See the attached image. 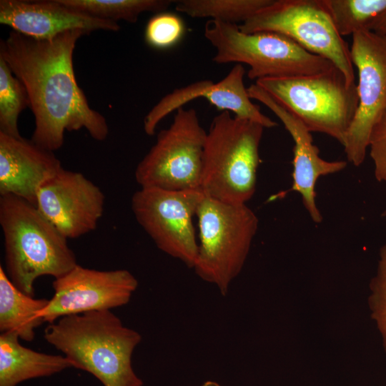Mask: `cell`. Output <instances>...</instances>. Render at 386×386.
I'll return each mask as SVG.
<instances>
[{"label":"cell","mask_w":386,"mask_h":386,"mask_svg":"<svg viewBox=\"0 0 386 386\" xmlns=\"http://www.w3.org/2000/svg\"><path fill=\"white\" fill-rule=\"evenodd\" d=\"M62 168L54 152L0 132L1 196L14 195L36 206L40 187Z\"/></svg>","instance_id":"17"},{"label":"cell","mask_w":386,"mask_h":386,"mask_svg":"<svg viewBox=\"0 0 386 386\" xmlns=\"http://www.w3.org/2000/svg\"><path fill=\"white\" fill-rule=\"evenodd\" d=\"M245 69L237 64L222 80L214 82L204 79L174 89L163 96L144 118V130L152 136L159 122L172 112L184 107L197 98H205L217 109L233 112L234 116L255 122L265 129L277 126V123L260 111L249 98L244 83Z\"/></svg>","instance_id":"14"},{"label":"cell","mask_w":386,"mask_h":386,"mask_svg":"<svg viewBox=\"0 0 386 386\" xmlns=\"http://www.w3.org/2000/svg\"><path fill=\"white\" fill-rule=\"evenodd\" d=\"M370 30L386 37V10L374 21Z\"/></svg>","instance_id":"27"},{"label":"cell","mask_w":386,"mask_h":386,"mask_svg":"<svg viewBox=\"0 0 386 386\" xmlns=\"http://www.w3.org/2000/svg\"><path fill=\"white\" fill-rule=\"evenodd\" d=\"M184 31V24L178 15L164 11L155 14L148 21L144 39L150 47L166 49L177 44Z\"/></svg>","instance_id":"24"},{"label":"cell","mask_w":386,"mask_h":386,"mask_svg":"<svg viewBox=\"0 0 386 386\" xmlns=\"http://www.w3.org/2000/svg\"><path fill=\"white\" fill-rule=\"evenodd\" d=\"M264 129L228 111L213 118L202 156L200 189L204 195L234 204L253 197Z\"/></svg>","instance_id":"4"},{"label":"cell","mask_w":386,"mask_h":386,"mask_svg":"<svg viewBox=\"0 0 386 386\" xmlns=\"http://www.w3.org/2000/svg\"><path fill=\"white\" fill-rule=\"evenodd\" d=\"M0 23L36 39H50L69 31L89 34L97 30L119 31L117 22L96 18L59 0H1Z\"/></svg>","instance_id":"16"},{"label":"cell","mask_w":386,"mask_h":386,"mask_svg":"<svg viewBox=\"0 0 386 386\" xmlns=\"http://www.w3.org/2000/svg\"><path fill=\"white\" fill-rule=\"evenodd\" d=\"M46 299H35L17 288L0 267V330L16 332L20 339L32 341L34 330L44 320L39 312L48 305Z\"/></svg>","instance_id":"19"},{"label":"cell","mask_w":386,"mask_h":386,"mask_svg":"<svg viewBox=\"0 0 386 386\" xmlns=\"http://www.w3.org/2000/svg\"><path fill=\"white\" fill-rule=\"evenodd\" d=\"M44 337L73 367L91 373L104 386L143 385L132 366L142 336L111 310L62 317L46 327Z\"/></svg>","instance_id":"2"},{"label":"cell","mask_w":386,"mask_h":386,"mask_svg":"<svg viewBox=\"0 0 386 386\" xmlns=\"http://www.w3.org/2000/svg\"><path fill=\"white\" fill-rule=\"evenodd\" d=\"M204 34L216 49L213 61L247 64V77L252 80L312 75L335 67L329 60L276 32L247 34L237 24L210 19L205 24Z\"/></svg>","instance_id":"5"},{"label":"cell","mask_w":386,"mask_h":386,"mask_svg":"<svg viewBox=\"0 0 386 386\" xmlns=\"http://www.w3.org/2000/svg\"><path fill=\"white\" fill-rule=\"evenodd\" d=\"M325 3L342 37L370 30L374 21L386 10V0H325Z\"/></svg>","instance_id":"22"},{"label":"cell","mask_w":386,"mask_h":386,"mask_svg":"<svg viewBox=\"0 0 386 386\" xmlns=\"http://www.w3.org/2000/svg\"><path fill=\"white\" fill-rule=\"evenodd\" d=\"M382 215L386 217V207L385 209V211H384Z\"/></svg>","instance_id":"29"},{"label":"cell","mask_w":386,"mask_h":386,"mask_svg":"<svg viewBox=\"0 0 386 386\" xmlns=\"http://www.w3.org/2000/svg\"><path fill=\"white\" fill-rule=\"evenodd\" d=\"M204 196L201 189L141 187L132 198L134 217L156 246L192 269L199 249L193 217Z\"/></svg>","instance_id":"10"},{"label":"cell","mask_w":386,"mask_h":386,"mask_svg":"<svg viewBox=\"0 0 386 386\" xmlns=\"http://www.w3.org/2000/svg\"><path fill=\"white\" fill-rule=\"evenodd\" d=\"M207 133L194 109H178L170 126L159 132L137 166L136 182L141 187L200 189Z\"/></svg>","instance_id":"9"},{"label":"cell","mask_w":386,"mask_h":386,"mask_svg":"<svg viewBox=\"0 0 386 386\" xmlns=\"http://www.w3.org/2000/svg\"><path fill=\"white\" fill-rule=\"evenodd\" d=\"M196 216L199 244L193 269L224 296L245 264L257 232L258 217L247 204L226 203L206 195Z\"/></svg>","instance_id":"6"},{"label":"cell","mask_w":386,"mask_h":386,"mask_svg":"<svg viewBox=\"0 0 386 386\" xmlns=\"http://www.w3.org/2000/svg\"><path fill=\"white\" fill-rule=\"evenodd\" d=\"M273 0H178L177 11L192 18H210L224 23H244ZM238 25V24H237Z\"/></svg>","instance_id":"20"},{"label":"cell","mask_w":386,"mask_h":386,"mask_svg":"<svg viewBox=\"0 0 386 386\" xmlns=\"http://www.w3.org/2000/svg\"><path fill=\"white\" fill-rule=\"evenodd\" d=\"M249 96L269 108L282 122L291 135L293 147L292 191L300 194L302 204L312 220L322 221V215L316 203V183L321 177L344 170V160L327 161L320 156V150L313 143L312 136L305 125L290 111L277 102L256 84L247 88Z\"/></svg>","instance_id":"15"},{"label":"cell","mask_w":386,"mask_h":386,"mask_svg":"<svg viewBox=\"0 0 386 386\" xmlns=\"http://www.w3.org/2000/svg\"><path fill=\"white\" fill-rule=\"evenodd\" d=\"M350 55L358 72V106L342 147L348 162L359 167L386 110V37L370 30L358 31L352 35Z\"/></svg>","instance_id":"11"},{"label":"cell","mask_w":386,"mask_h":386,"mask_svg":"<svg viewBox=\"0 0 386 386\" xmlns=\"http://www.w3.org/2000/svg\"><path fill=\"white\" fill-rule=\"evenodd\" d=\"M16 332L0 335V386H16L30 379L49 377L72 367L64 356L48 355L24 347Z\"/></svg>","instance_id":"18"},{"label":"cell","mask_w":386,"mask_h":386,"mask_svg":"<svg viewBox=\"0 0 386 386\" xmlns=\"http://www.w3.org/2000/svg\"><path fill=\"white\" fill-rule=\"evenodd\" d=\"M84 35L69 31L41 40L11 31L0 41V57L28 94L35 122L31 140L49 151L62 147L65 132L84 129L96 141L109 134L106 118L91 108L74 74V51Z\"/></svg>","instance_id":"1"},{"label":"cell","mask_w":386,"mask_h":386,"mask_svg":"<svg viewBox=\"0 0 386 386\" xmlns=\"http://www.w3.org/2000/svg\"><path fill=\"white\" fill-rule=\"evenodd\" d=\"M367 303L386 354V244L380 249L376 272L369 284Z\"/></svg>","instance_id":"25"},{"label":"cell","mask_w":386,"mask_h":386,"mask_svg":"<svg viewBox=\"0 0 386 386\" xmlns=\"http://www.w3.org/2000/svg\"><path fill=\"white\" fill-rule=\"evenodd\" d=\"M0 225L5 272L25 294L34 297V284L39 277L56 279L78 264L68 239L26 200L14 195L1 196Z\"/></svg>","instance_id":"3"},{"label":"cell","mask_w":386,"mask_h":386,"mask_svg":"<svg viewBox=\"0 0 386 386\" xmlns=\"http://www.w3.org/2000/svg\"><path fill=\"white\" fill-rule=\"evenodd\" d=\"M255 84L295 115L310 132L327 134L344 145L358 106L355 83L336 67L312 75L264 78Z\"/></svg>","instance_id":"7"},{"label":"cell","mask_w":386,"mask_h":386,"mask_svg":"<svg viewBox=\"0 0 386 386\" xmlns=\"http://www.w3.org/2000/svg\"><path fill=\"white\" fill-rule=\"evenodd\" d=\"M368 149L376 179L386 184V110L371 133Z\"/></svg>","instance_id":"26"},{"label":"cell","mask_w":386,"mask_h":386,"mask_svg":"<svg viewBox=\"0 0 386 386\" xmlns=\"http://www.w3.org/2000/svg\"><path fill=\"white\" fill-rule=\"evenodd\" d=\"M69 7L92 16L117 22L137 21L144 12L155 14L165 11L175 1L172 0H59Z\"/></svg>","instance_id":"21"},{"label":"cell","mask_w":386,"mask_h":386,"mask_svg":"<svg viewBox=\"0 0 386 386\" xmlns=\"http://www.w3.org/2000/svg\"><path fill=\"white\" fill-rule=\"evenodd\" d=\"M210 386H220V385L218 383L214 382L212 383Z\"/></svg>","instance_id":"28"},{"label":"cell","mask_w":386,"mask_h":386,"mask_svg":"<svg viewBox=\"0 0 386 386\" xmlns=\"http://www.w3.org/2000/svg\"><path fill=\"white\" fill-rule=\"evenodd\" d=\"M238 26L247 34L272 31L284 35L306 51L331 61L349 83H355L350 48L336 29L325 0H273Z\"/></svg>","instance_id":"8"},{"label":"cell","mask_w":386,"mask_h":386,"mask_svg":"<svg viewBox=\"0 0 386 386\" xmlns=\"http://www.w3.org/2000/svg\"><path fill=\"white\" fill-rule=\"evenodd\" d=\"M52 286L54 295L39 315L49 324L67 315L125 305L137 290L138 281L127 269L101 271L76 264L55 279Z\"/></svg>","instance_id":"12"},{"label":"cell","mask_w":386,"mask_h":386,"mask_svg":"<svg viewBox=\"0 0 386 386\" xmlns=\"http://www.w3.org/2000/svg\"><path fill=\"white\" fill-rule=\"evenodd\" d=\"M105 196L83 174L64 167L47 180L36 195V207L66 238L94 231L103 215Z\"/></svg>","instance_id":"13"},{"label":"cell","mask_w":386,"mask_h":386,"mask_svg":"<svg viewBox=\"0 0 386 386\" xmlns=\"http://www.w3.org/2000/svg\"><path fill=\"white\" fill-rule=\"evenodd\" d=\"M29 107L25 86L0 57V132L21 137L18 119L22 111Z\"/></svg>","instance_id":"23"}]
</instances>
